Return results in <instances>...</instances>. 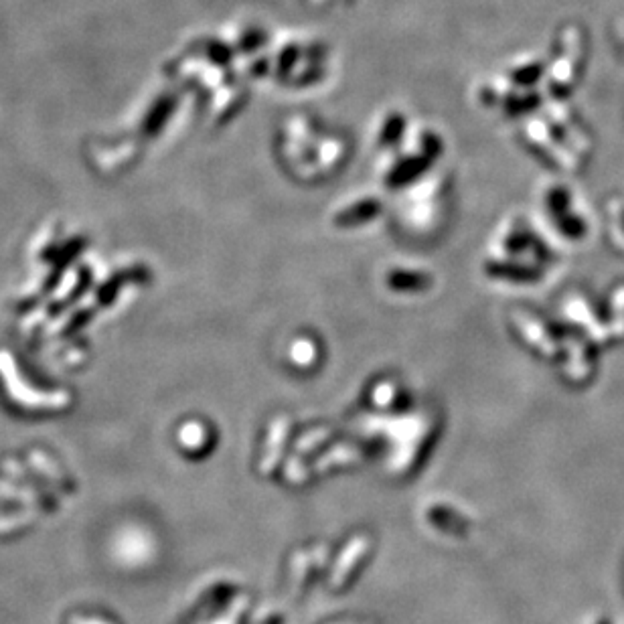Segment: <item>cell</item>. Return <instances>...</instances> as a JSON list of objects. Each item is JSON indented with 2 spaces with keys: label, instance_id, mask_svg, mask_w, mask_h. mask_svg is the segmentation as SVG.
Returning <instances> with one entry per match:
<instances>
[{
  "label": "cell",
  "instance_id": "cell-1",
  "mask_svg": "<svg viewBox=\"0 0 624 624\" xmlns=\"http://www.w3.org/2000/svg\"><path fill=\"white\" fill-rule=\"evenodd\" d=\"M620 35H622V49H624V21H622V29H620Z\"/></svg>",
  "mask_w": 624,
  "mask_h": 624
},
{
  "label": "cell",
  "instance_id": "cell-2",
  "mask_svg": "<svg viewBox=\"0 0 624 624\" xmlns=\"http://www.w3.org/2000/svg\"><path fill=\"white\" fill-rule=\"evenodd\" d=\"M600 624H610V622L608 620H600Z\"/></svg>",
  "mask_w": 624,
  "mask_h": 624
}]
</instances>
